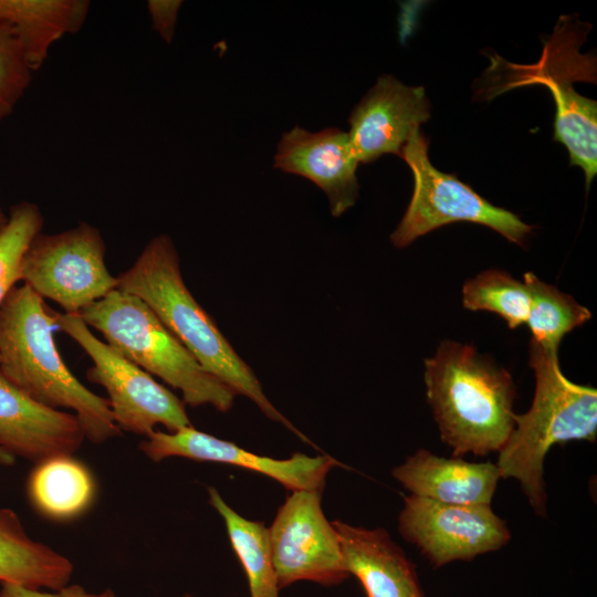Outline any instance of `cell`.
I'll use <instances>...</instances> for the list:
<instances>
[{"label":"cell","instance_id":"11","mask_svg":"<svg viewBox=\"0 0 597 597\" xmlns=\"http://www.w3.org/2000/svg\"><path fill=\"white\" fill-rule=\"evenodd\" d=\"M139 449L155 462L182 457L235 465L274 479L290 491H323L328 471L337 463L327 455L294 453L289 459L260 455L231 441L199 431L193 426L174 432L155 430L139 444Z\"/></svg>","mask_w":597,"mask_h":597},{"label":"cell","instance_id":"18","mask_svg":"<svg viewBox=\"0 0 597 597\" xmlns=\"http://www.w3.org/2000/svg\"><path fill=\"white\" fill-rule=\"evenodd\" d=\"M73 570L66 556L27 533L14 511L0 507V584L57 590L69 585Z\"/></svg>","mask_w":597,"mask_h":597},{"label":"cell","instance_id":"30","mask_svg":"<svg viewBox=\"0 0 597 597\" xmlns=\"http://www.w3.org/2000/svg\"><path fill=\"white\" fill-rule=\"evenodd\" d=\"M182 597H191V596H190V595H188V594H186V595H184Z\"/></svg>","mask_w":597,"mask_h":597},{"label":"cell","instance_id":"7","mask_svg":"<svg viewBox=\"0 0 597 597\" xmlns=\"http://www.w3.org/2000/svg\"><path fill=\"white\" fill-rule=\"evenodd\" d=\"M51 312L55 327L76 342L92 359L86 377L107 391L114 421L121 430L148 437L157 425L168 432L192 426L182 400L98 339L78 314Z\"/></svg>","mask_w":597,"mask_h":597},{"label":"cell","instance_id":"2","mask_svg":"<svg viewBox=\"0 0 597 597\" xmlns=\"http://www.w3.org/2000/svg\"><path fill=\"white\" fill-rule=\"evenodd\" d=\"M52 312L23 284L0 307V374L36 402L75 411L85 439L102 443L121 434L107 398L87 389L56 348Z\"/></svg>","mask_w":597,"mask_h":597},{"label":"cell","instance_id":"28","mask_svg":"<svg viewBox=\"0 0 597 597\" xmlns=\"http://www.w3.org/2000/svg\"><path fill=\"white\" fill-rule=\"evenodd\" d=\"M15 463V457L0 446V465L11 467Z\"/></svg>","mask_w":597,"mask_h":597},{"label":"cell","instance_id":"22","mask_svg":"<svg viewBox=\"0 0 597 597\" xmlns=\"http://www.w3.org/2000/svg\"><path fill=\"white\" fill-rule=\"evenodd\" d=\"M531 305L526 324L531 341L558 350L562 338L574 328L585 324L591 313L570 295L540 280L534 273L524 274Z\"/></svg>","mask_w":597,"mask_h":597},{"label":"cell","instance_id":"8","mask_svg":"<svg viewBox=\"0 0 597 597\" xmlns=\"http://www.w3.org/2000/svg\"><path fill=\"white\" fill-rule=\"evenodd\" d=\"M105 254L101 231L87 222L56 233L41 232L22 255L20 281L57 303L64 313L78 314L117 289Z\"/></svg>","mask_w":597,"mask_h":597},{"label":"cell","instance_id":"13","mask_svg":"<svg viewBox=\"0 0 597 597\" xmlns=\"http://www.w3.org/2000/svg\"><path fill=\"white\" fill-rule=\"evenodd\" d=\"M358 165L348 133L337 127L312 133L296 126L285 132L273 160L274 168L302 176L321 188L333 217L345 213L358 198Z\"/></svg>","mask_w":597,"mask_h":597},{"label":"cell","instance_id":"1","mask_svg":"<svg viewBox=\"0 0 597 597\" xmlns=\"http://www.w3.org/2000/svg\"><path fill=\"white\" fill-rule=\"evenodd\" d=\"M117 277V289L144 301L208 373L252 400L270 419L306 440L268 399L250 366L237 354L187 287L172 239L153 237Z\"/></svg>","mask_w":597,"mask_h":597},{"label":"cell","instance_id":"3","mask_svg":"<svg viewBox=\"0 0 597 597\" xmlns=\"http://www.w3.org/2000/svg\"><path fill=\"white\" fill-rule=\"evenodd\" d=\"M427 399L454 457L499 452L514 428L510 373L471 345L442 342L425 362Z\"/></svg>","mask_w":597,"mask_h":597},{"label":"cell","instance_id":"14","mask_svg":"<svg viewBox=\"0 0 597 597\" xmlns=\"http://www.w3.org/2000/svg\"><path fill=\"white\" fill-rule=\"evenodd\" d=\"M85 439L75 415L45 407L0 374V446L33 462L73 454Z\"/></svg>","mask_w":597,"mask_h":597},{"label":"cell","instance_id":"23","mask_svg":"<svg viewBox=\"0 0 597 597\" xmlns=\"http://www.w3.org/2000/svg\"><path fill=\"white\" fill-rule=\"evenodd\" d=\"M463 306L501 316L510 328L526 324L531 298L524 282L501 270H486L462 287Z\"/></svg>","mask_w":597,"mask_h":597},{"label":"cell","instance_id":"29","mask_svg":"<svg viewBox=\"0 0 597 597\" xmlns=\"http://www.w3.org/2000/svg\"><path fill=\"white\" fill-rule=\"evenodd\" d=\"M7 222H8V214H6L0 207V232L6 227Z\"/></svg>","mask_w":597,"mask_h":597},{"label":"cell","instance_id":"16","mask_svg":"<svg viewBox=\"0 0 597 597\" xmlns=\"http://www.w3.org/2000/svg\"><path fill=\"white\" fill-rule=\"evenodd\" d=\"M394 478L412 495L447 504H490L501 473L492 462L443 458L420 449L396 467Z\"/></svg>","mask_w":597,"mask_h":597},{"label":"cell","instance_id":"19","mask_svg":"<svg viewBox=\"0 0 597 597\" xmlns=\"http://www.w3.org/2000/svg\"><path fill=\"white\" fill-rule=\"evenodd\" d=\"M27 494L42 516L70 521L92 506L96 481L84 462L73 454H59L36 462L28 478Z\"/></svg>","mask_w":597,"mask_h":597},{"label":"cell","instance_id":"5","mask_svg":"<svg viewBox=\"0 0 597 597\" xmlns=\"http://www.w3.org/2000/svg\"><path fill=\"white\" fill-rule=\"evenodd\" d=\"M78 315L124 357L180 390L184 404L221 412L232 407L235 392L203 369L139 297L116 289Z\"/></svg>","mask_w":597,"mask_h":597},{"label":"cell","instance_id":"24","mask_svg":"<svg viewBox=\"0 0 597 597\" xmlns=\"http://www.w3.org/2000/svg\"><path fill=\"white\" fill-rule=\"evenodd\" d=\"M44 218L31 201L13 205L8 222L0 232V307L14 284L20 281L19 268L30 242L42 231Z\"/></svg>","mask_w":597,"mask_h":597},{"label":"cell","instance_id":"21","mask_svg":"<svg viewBox=\"0 0 597 597\" xmlns=\"http://www.w3.org/2000/svg\"><path fill=\"white\" fill-rule=\"evenodd\" d=\"M208 494L209 503L224 521L232 549L247 575L251 597H279L268 528L261 522L238 514L217 489L209 486Z\"/></svg>","mask_w":597,"mask_h":597},{"label":"cell","instance_id":"15","mask_svg":"<svg viewBox=\"0 0 597 597\" xmlns=\"http://www.w3.org/2000/svg\"><path fill=\"white\" fill-rule=\"evenodd\" d=\"M344 565L367 597H423L413 564L383 528L333 521Z\"/></svg>","mask_w":597,"mask_h":597},{"label":"cell","instance_id":"25","mask_svg":"<svg viewBox=\"0 0 597 597\" xmlns=\"http://www.w3.org/2000/svg\"><path fill=\"white\" fill-rule=\"evenodd\" d=\"M33 73L12 30L0 20V123L13 113Z\"/></svg>","mask_w":597,"mask_h":597},{"label":"cell","instance_id":"17","mask_svg":"<svg viewBox=\"0 0 597 597\" xmlns=\"http://www.w3.org/2000/svg\"><path fill=\"white\" fill-rule=\"evenodd\" d=\"M90 8L88 0H0V20L12 30L35 72L57 41L82 29Z\"/></svg>","mask_w":597,"mask_h":597},{"label":"cell","instance_id":"12","mask_svg":"<svg viewBox=\"0 0 597 597\" xmlns=\"http://www.w3.org/2000/svg\"><path fill=\"white\" fill-rule=\"evenodd\" d=\"M430 118L422 86H409L392 75L380 76L348 118V136L358 164L386 154L400 157L413 128Z\"/></svg>","mask_w":597,"mask_h":597},{"label":"cell","instance_id":"27","mask_svg":"<svg viewBox=\"0 0 597 597\" xmlns=\"http://www.w3.org/2000/svg\"><path fill=\"white\" fill-rule=\"evenodd\" d=\"M181 3L179 0H148L146 3L153 30L166 43H170L174 39Z\"/></svg>","mask_w":597,"mask_h":597},{"label":"cell","instance_id":"9","mask_svg":"<svg viewBox=\"0 0 597 597\" xmlns=\"http://www.w3.org/2000/svg\"><path fill=\"white\" fill-rule=\"evenodd\" d=\"M321 490L292 491L269 531L280 588L298 580L324 586L348 578L338 534L325 517Z\"/></svg>","mask_w":597,"mask_h":597},{"label":"cell","instance_id":"6","mask_svg":"<svg viewBox=\"0 0 597 597\" xmlns=\"http://www.w3.org/2000/svg\"><path fill=\"white\" fill-rule=\"evenodd\" d=\"M419 128L411 130L400 155L412 171L413 192L401 221L390 235L392 244L405 248L448 223L470 221L523 245L533 227L513 212L493 206L455 176L438 170L429 160L428 142Z\"/></svg>","mask_w":597,"mask_h":597},{"label":"cell","instance_id":"4","mask_svg":"<svg viewBox=\"0 0 597 597\" xmlns=\"http://www.w3.org/2000/svg\"><path fill=\"white\" fill-rule=\"evenodd\" d=\"M558 350L530 342L535 394L530 409L514 417V428L499 451L501 478L516 479L534 512L546 515L544 460L555 444L594 442L597 436V390L564 376Z\"/></svg>","mask_w":597,"mask_h":597},{"label":"cell","instance_id":"10","mask_svg":"<svg viewBox=\"0 0 597 597\" xmlns=\"http://www.w3.org/2000/svg\"><path fill=\"white\" fill-rule=\"evenodd\" d=\"M398 528L434 567L498 551L511 538L490 504H447L412 494L405 498Z\"/></svg>","mask_w":597,"mask_h":597},{"label":"cell","instance_id":"26","mask_svg":"<svg viewBox=\"0 0 597 597\" xmlns=\"http://www.w3.org/2000/svg\"><path fill=\"white\" fill-rule=\"evenodd\" d=\"M0 597H117L115 591L106 588L100 593L87 591L83 586L66 585L57 590L32 589L11 583H1Z\"/></svg>","mask_w":597,"mask_h":597},{"label":"cell","instance_id":"20","mask_svg":"<svg viewBox=\"0 0 597 597\" xmlns=\"http://www.w3.org/2000/svg\"><path fill=\"white\" fill-rule=\"evenodd\" d=\"M533 83L547 86L555 101L554 139L568 150L570 165L579 166L589 188L597 172V103L579 95L569 82L552 75H534Z\"/></svg>","mask_w":597,"mask_h":597}]
</instances>
